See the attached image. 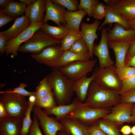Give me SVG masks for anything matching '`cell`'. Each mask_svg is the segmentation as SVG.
<instances>
[{"mask_svg":"<svg viewBox=\"0 0 135 135\" xmlns=\"http://www.w3.org/2000/svg\"><path fill=\"white\" fill-rule=\"evenodd\" d=\"M100 23L99 20H96L90 24L82 22L80 24V31L82 38L86 42L88 46L91 58H93V50L95 40L98 39L96 34L97 30Z\"/></svg>","mask_w":135,"mask_h":135,"instance_id":"obj_14","label":"cell"},{"mask_svg":"<svg viewBox=\"0 0 135 135\" xmlns=\"http://www.w3.org/2000/svg\"><path fill=\"white\" fill-rule=\"evenodd\" d=\"M31 24L29 19L25 15L15 19L12 26L6 30L0 32L8 38V40L17 36Z\"/></svg>","mask_w":135,"mask_h":135,"instance_id":"obj_22","label":"cell"},{"mask_svg":"<svg viewBox=\"0 0 135 135\" xmlns=\"http://www.w3.org/2000/svg\"><path fill=\"white\" fill-rule=\"evenodd\" d=\"M52 2L60 5L66 8L68 11L74 12L78 10L79 3L78 0H52Z\"/></svg>","mask_w":135,"mask_h":135,"instance_id":"obj_35","label":"cell"},{"mask_svg":"<svg viewBox=\"0 0 135 135\" xmlns=\"http://www.w3.org/2000/svg\"><path fill=\"white\" fill-rule=\"evenodd\" d=\"M89 135H108L100 128L96 122L88 126Z\"/></svg>","mask_w":135,"mask_h":135,"instance_id":"obj_43","label":"cell"},{"mask_svg":"<svg viewBox=\"0 0 135 135\" xmlns=\"http://www.w3.org/2000/svg\"><path fill=\"white\" fill-rule=\"evenodd\" d=\"M116 72L120 80L135 75V68L125 66L120 68H116Z\"/></svg>","mask_w":135,"mask_h":135,"instance_id":"obj_34","label":"cell"},{"mask_svg":"<svg viewBox=\"0 0 135 135\" xmlns=\"http://www.w3.org/2000/svg\"><path fill=\"white\" fill-rule=\"evenodd\" d=\"M99 2L98 0H80L78 6V10H84L88 16L91 17L92 16L94 5Z\"/></svg>","mask_w":135,"mask_h":135,"instance_id":"obj_36","label":"cell"},{"mask_svg":"<svg viewBox=\"0 0 135 135\" xmlns=\"http://www.w3.org/2000/svg\"><path fill=\"white\" fill-rule=\"evenodd\" d=\"M82 38L80 31L70 30L67 35L61 40V47L64 51L68 50L75 42Z\"/></svg>","mask_w":135,"mask_h":135,"instance_id":"obj_31","label":"cell"},{"mask_svg":"<svg viewBox=\"0 0 135 135\" xmlns=\"http://www.w3.org/2000/svg\"><path fill=\"white\" fill-rule=\"evenodd\" d=\"M97 62L96 59L76 61L58 68L69 80L74 81L92 72Z\"/></svg>","mask_w":135,"mask_h":135,"instance_id":"obj_7","label":"cell"},{"mask_svg":"<svg viewBox=\"0 0 135 135\" xmlns=\"http://www.w3.org/2000/svg\"><path fill=\"white\" fill-rule=\"evenodd\" d=\"M46 77L58 105L70 104L73 96L72 85L74 81L69 80L56 68H52Z\"/></svg>","mask_w":135,"mask_h":135,"instance_id":"obj_2","label":"cell"},{"mask_svg":"<svg viewBox=\"0 0 135 135\" xmlns=\"http://www.w3.org/2000/svg\"><path fill=\"white\" fill-rule=\"evenodd\" d=\"M28 135H30V134H28Z\"/></svg>","mask_w":135,"mask_h":135,"instance_id":"obj_57","label":"cell"},{"mask_svg":"<svg viewBox=\"0 0 135 135\" xmlns=\"http://www.w3.org/2000/svg\"><path fill=\"white\" fill-rule=\"evenodd\" d=\"M128 22L130 25L131 29L135 30V18Z\"/></svg>","mask_w":135,"mask_h":135,"instance_id":"obj_53","label":"cell"},{"mask_svg":"<svg viewBox=\"0 0 135 135\" xmlns=\"http://www.w3.org/2000/svg\"><path fill=\"white\" fill-rule=\"evenodd\" d=\"M57 135H71L67 134L64 131H59L57 133Z\"/></svg>","mask_w":135,"mask_h":135,"instance_id":"obj_55","label":"cell"},{"mask_svg":"<svg viewBox=\"0 0 135 135\" xmlns=\"http://www.w3.org/2000/svg\"><path fill=\"white\" fill-rule=\"evenodd\" d=\"M135 38V30H126L118 24L114 26L107 34L108 40H115L130 44Z\"/></svg>","mask_w":135,"mask_h":135,"instance_id":"obj_17","label":"cell"},{"mask_svg":"<svg viewBox=\"0 0 135 135\" xmlns=\"http://www.w3.org/2000/svg\"><path fill=\"white\" fill-rule=\"evenodd\" d=\"M106 14L105 19L99 26L98 30H102L107 24H109L110 26L113 23L119 24L126 29H131L129 22L122 18L113 6L106 5Z\"/></svg>","mask_w":135,"mask_h":135,"instance_id":"obj_24","label":"cell"},{"mask_svg":"<svg viewBox=\"0 0 135 135\" xmlns=\"http://www.w3.org/2000/svg\"><path fill=\"white\" fill-rule=\"evenodd\" d=\"M33 122L30 129V135H43L39 126V123L38 118L33 115Z\"/></svg>","mask_w":135,"mask_h":135,"instance_id":"obj_42","label":"cell"},{"mask_svg":"<svg viewBox=\"0 0 135 135\" xmlns=\"http://www.w3.org/2000/svg\"><path fill=\"white\" fill-rule=\"evenodd\" d=\"M64 131L71 135H89L88 126L76 119L64 117L59 120Z\"/></svg>","mask_w":135,"mask_h":135,"instance_id":"obj_19","label":"cell"},{"mask_svg":"<svg viewBox=\"0 0 135 135\" xmlns=\"http://www.w3.org/2000/svg\"><path fill=\"white\" fill-rule=\"evenodd\" d=\"M122 88L119 92L121 94L135 88V75L122 81Z\"/></svg>","mask_w":135,"mask_h":135,"instance_id":"obj_39","label":"cell"},{"mask_svg":"<svg viewBox=\"0 0 135 135\" xmlns=\"http://www.w3.org/2000/svg\"><path fill=\"white\" fill-rule=\"evenodd\" d=\"M10 0H0V9L4 8L9 3Z\"/></svg>","mask_w":135,"mask_h":135,"instance_id":"obj_51","label":"cell"},{"mask_svg":"<svg viewBox=\"0 0 135 135\" xmlns=\"http://www.w3.org/2000/svg\"><path fill=\"white\" fill-rule=\"evenodd\" d=\"M118 0H104L103 1L107 4V5L113 6L117 3Z\"/></svg>","mask_w":135,"mask_h":135,"instance_id":"obj_50","label":"cell"},{"mask_svg":"<svg viewBox=\"0 0 135 135\" xmlns=\"http://www.w3.org/2000/svg\"><path fill=\"white\" fill-rule=\"evenodd\" d=\"M131 128L129 126L126 125L122 127L120 130V132L123 135H129L131 133Z\"/></svg>","mask_w":135,"mask_h":135,"instance_id":"obj_47","label":"cell"},{"mask_svg":"<svg viewBox=\"0 0 135 135\" xmlns=\"http://www.w3.org/2000/svg\"><path fill=\"white\" fill-rule=\"evenodd\" d=\"M56 104L52 91L46 96L36 100L35 106L44 109H49L56 107Z\"/></svg>","mask_w":135,"mask_h":135,"instance_id":"obj_32","label":"cell"},{"mask_svg":"<svg viewBox=\"0 0 135 135\" xmlns=\"http://www.w3.org/2000/svg\"><path fill=\"white\" fill-rule=\"evenodd\" d=\"M108 29L104 27L102 29L101 36L98 44L94 45L93 54L98 58L99 67L104 68L114 65L115 62L111 59L108 50L107 34Z\"/></svg>","mask_w":135,"mask_h":135,"instance_id":"obj_12","label":"cell"},{"mask_svg":"<svg viewBox=\"0 0 135 135\" xmlns=\"http://www.w3.org/2000/svg\"><path fill=\"white\" fill-rule=\"evenodd\" d=\"M135 54V38L130 44L129 49L126 56L125 64L128 62L130 58Z\"/></svg>","mask_w":135,"mask_h":135,"instance_id":"obj_46","label":"cell"},{"mask_svg":"<svg viewBox=\"0 0 135 135\" xmlns=\"http://www.w3.org/2000/svg\"><path fill=\"white\" fill-rule=\"evenodd\" d=\"M23 119L8 117L0 118V135H21Z\"/></svg>","mask_w":135,"mask_h":135,"instance_id":"obj_18","label":"cell"},{"mask_svg":"<svg viewBox=\"0 0 135 135\" xmlns=\"http://www.w3.org/2000/svg\"><path fill=\"white\" fill-rule=\"evenodd\" d=\"M85 103L65 117L76 119L89 126L111 112L110 109L92 108L88 106V103Z\"/></svg>","mask_w":135,"mask_h":135,"instance_id":"obj_5","label":"cell"},{"mask_svg":"<svg viewBox=\"0 0 135 135\" xmlns=\"http://www.w3.org/2000/svg\"><path fill=\"white\" fill-rule=\"evenodd\" d=\"M32 112L38 119L44 135H57L58 132L64 131L61 122L56 118L49 117L41 108L34 105Z\"/></svg>","mask_w":135,"mask_h":135,"instance_id":"obj_9","label":"cell"},{"mask_svg":"<svg viewBox=\"0 0 135 135\" xmlns=\"http://www.w3.org/2000/svg\"><path fill=\"white\" fill-rule=\"evenodd\" d=\"M0 103L4 106L9 117L22 119L29 106L26 97L6 90L0 92Z\"/></svg>","mask_w":135,"mask_h":135,"instance_id":"obj_3","label":"cell"},{"mask_svg":"<svg viewBox=\"0 0 135 135\" xmlns=\"http://www.w3.org/2000/svg\"><path fill=\"white\" fill-rule=\"evenodd\" d=\"M125 66L135 68V54L125 64Z\"/></svg>","mask_w":135,"mask_h":135,"instance_id":"obj_49","label":"cell"},{"mask_svg":"<svg viewBox=\"0 0 135 135\" xmlns=\"http://www.w3.org/2000/svg\"><path fill=\"white\" fill-rule=\"evenodd\" d=\"M26 6L23 3L10 0L3 10L6 14L15 19L23 15Z\"/></svg>","mask_w":135,"mask_h":135,"instance_id":"obj_28","label":"cell"},{"mask_svg":"<svg viewBox=\"0 0 135 135\" xmlns=\"http://www.w3.org/2000/svg\"><path fill=\"white\" fill-rule=\"evenodd\" d=\"M120 103L135 104V88L120 94Z\"/></svg>","mask_w":135,"mask_h":135,"instance_id":"obj_41","label":"cell"},{"mask_svg":"<svg viewBox=\"0 0 135 135\" xmlns=\"http://www.w3.org/2000/svg\"><path fill=\"white\" fill-rule=\"evenodd\" d=\"M112 6L122 18L128 22L135 18V0H119Z\"/></svg>","mask_w":135,"mask_h":135,"instance_id":"obj_23","label":"cell"},{"mask_svg":"<svg viewBox=\"0 0 135 135\" xmlns=\"http://www.w3.org/2000/svg\"><path fill=\"white\" fill-rule=\"evenodd\" d=\"M8 117V116L4 106L0 103V118Z\"/></svg>","mask_w":135,"mask_h":135,"instance_id":"obj_48","label":"cell"},{"mask_svg":"<svg viewBox=\"0 0 135 135\" xmlns=\"http://www.w3.org/2000/svg\"><path fill=\"white\" fill-rule=\"evenodd\" d=\"M134 104L132 103H120L110 109L111 112L102 119L110 120L120 127L125 123L135 122L132 115Z\"/></svg>","mask_w":135,"mask_h":135,"instance_id":"obj_8","label":"cell"},{"mask_svg":"<svg viewBox=\"0 0 135 135\" xmlns=\"http://www.w3.org/2000/svg\"><path fill=\"white\" fill-rule=\"evenodd\" d=\"M106 14V6L104 4L99 2L94 6L92 16L96 20H101L105 18Z\"/></svg>","mask_w":135,"mask_h":135,"instance_id":"obj_38","label":"cell"},{"mask_svg":"<svg viewBox=\"0 0 135 135\" xmlns=\"http://www.w3.org/2000/svg\"><path fill=\"white\" fill-rule=\"evenodd\" d=\"M131 132L133 135H135V125L133 126L131 128Z\"/></svg>","mask_w":135,"mask_h":135,"instance_id":"obj_56","label":"cell"},{"mask_svg":"<svg viewBox=\"0 0 135 135\" xmlns=\"http://www.w3.org/2000/svg\"><path fill=\"white\" fill-rule=\"evenodd\" d=\"M94 74L93 73L90 77L84 76L74 82L72 89L77 97L83 103L86 99L88 90L91 82L94 81Z\"/></svg>","mask_w":135,"mask_h":135,"instance_id":"obj_21","label":"cell"},{"mask_svg":"<svg viewBox=\"0 0 135 135\" xmlns=\"http://www.w3.org/2000/svg\"><path fill=\"white\" fill-rule=\"evenodd\" d=\"M19 0L20 2L25 4L28 6L33 3L35 0Z\"/></svg>","mask_w":135,"mask_h":135,"instance_id":"obj_52","label":"cell"},{"mask_svg":"<svg viewBox=\"0 0 135 135\" xmlns=\"http://www.w3.org/2000/svg\"><path fill=\"white\" fill-rule=\"evenodd\" d=\"M115 69L114 65L104 68L96 67L93 72L94 81L106 88L119 92L122 88V81Z\"/></svg>","mask_w":135,"mask_h":135,"instance_id":"obj_6","label":"cell"},{"mask_svg":"<svg viewBox=\"0 0 135 135\" xmlns=\"http://www.w3.org/2000/svg\"><path fill=\"white\" fill-rule=\"evenodd\" d=\"M45 0H35L33 3L26 7L25 15L30 21L31 24L42 22L46 12Z\"/></svg>","mask_w":135,"mask_h":135,"instance_id":"obj_15","label":"cell"},{"mask_svg":"<svg viewBox=\"0 0 135 135\" xmlns=\"http://www.w3.org/2000/svg\"><path fill=\"white\" fill-rule=\"evenodd\" d=\"M85 104L77 97L74 98L68 104L59 105L51 109H44V112L48 115H53L58 120L65 117L67 115L78 108Z\"/></svg>","mask_w":135,"mask_h":135,"instance_id":"obj_16","label":"cell"},{"mask_svg":"<svg viewBox=\"0 0 135 135\" xmlns=\"http://www.w3.org/2000/svg\"><path fill=\"white\" fill-rule=\"evenodd\" d=\"M27 86V85L26 84L21 83L19 86L14 88L13 90L9 89L6 90L8 92L17 93L25 97L35 95L36 92H29L24 89Z\"/></svg>","mask_w":135,"mask_h":135,"instance_id":"obj_40","label":"cell"},{"mask_svg":"<svg viewBox=\"0 0 135 135\" xmlns=\"http://www.w3.org/2000/svg\"><path fill=\"white\" fill-rule=\"evenodd\" d=\"M90 56L89 52L83 54H78L69 50L64 51L60 60L58 68L76 61H88L90 60Z\"/></svg>","mask_w":135,"mask_h":135,"instance_id":"obj_27","label":"cell"},{"mask_svg":"<svg viewBox=\"0 0 135 135\" xmlns=\"http://www.w3.org/2000/svg\"><path fill=\"white\" fill-rule=\"evenodd\" d=\"M44 23H36L30 25L16 37L8 40L6 45L5 54L12 57L16 56L18 49L21 44L28 40L38 30L40 29Z\"/></svg>","mask_w":135,"mask_h":135,"instance_id":"obj_11","label":"cell"},{"mask_svg":"<svg viewBox=\"0 0 135 135\" xmlns=\"http://www.w3.org/2000/svg\"><path fill=\"white\" fill-rule=\"evenodd\" d=\"M46 76L37 86L35 95L36 100H39L52 91Z\"/></svg>","mask_w":135,"mask_h":135,"instance_id":"obj_33","label":"cell"},{"mask_svg":"<svg viewBox=\"0 0 135 135\" xmlns=\"http://www.w3.org/2000/svg\"><path fill=\"white\" fill-rule=\"evenodd\" d=\"M108 47L113 50L115 54V67L120 68L125 66L126 57L130 43L115 40H108Z\"/></svg>","mask_w":135,"mask_h":135,"instance_id":"obj_20","label":"cell"},{"mask_svg":"<svg viewBox=\"0 0 135 135\" xmlns=\"http://www.w3.org/2000/svg\"><path fill=\"white\" fill-rule=\"evenodd\" d=\"M61 41L52 38L40 29L20 46L18 52L22 53H30L32 54H37L50 46L59 44Z\"/></svg>","mask_w":135,"mask_h":135,"instance_id":"obj_4","label":"cell"},{"mask_svg":"<svg viewBox=\"0 0 135 135\" xmlns=\"http://www.w3.org/2000/svg\"><path fill=\"white\" fill-rule=\"evenodd\" d=\"M8 40V38L0 32V53L1 54L5 53L6 45Z\"/></svg>","mask_w":135,"mask_h":135,"instance_id":"obj_45","label":"cell"},{"mask_svg":"<svg viewBox=\"0 0 135 135\" xmlns=\"http://www.w3.org/2000/svg\"><path fill=\"white\" fill-rule=\"evenodd\" d=\"M64 52L60 46L55 44L46 48L39 54L30 56L38 63L52 68H58L60 60Z\"/></svg>","mask_w":135,"mask_h":135,"instance_id":"obj_10","label":"cell"},{"mask_svg":"<svg viewBox=\"0 0 135 135\" xmlns=\"http://www.w3.org/2000/svg\"><path fill=\"white\" fill-rule=\"evenodd\" d=\"M118 91L106 88L94 81L90 83L84 103L92 108L109 109L120 103Z\"/></svg>","mask_w":135,"mask_h":135,"instance_id":"obj_1","label":"cell"},{"mask_svg":"<svg viewBox=\"0 0 135 135\" xmlns=\"http://www.w3.org/2000/svg\"><path fill=\"white\" fill-rule=\"evenodd\" d=\"M96 122L100 128L108 135H122L120 132V127L112 122L102 118Z\"/></svg>","mask_w":135,"mask_h":135,"instance_id":"obj_30","label":"cell"},{"mask_svg":"<svg viewBox=\"0 0 135 135\" xmlns=\"http://www.w3.org/2000/svg\"><path fill=\"white\" fill-rule=\"evenodd\" d=\"M46 11L44 23L51 20L58 26L67 24L64 18V14L66 10L65 8L59 4L53 3L51 0H45Z\"/></svg>","mask_w":135,"mask_h":135,"instance_id":"obj_13","label":"cell"},{"mask_svg":"<svg viewBox=\"0 0 135 135\" xmlns=\"http://www.w3.org/2000/svg\"><path fill=\"white\" fill-rule=\"evenodd\" d=\"M68 50L78 54H83L89 52L87 45L82 38L75 42Z\"/></svg>","mask_w":135,"mask_h":135,"instance_id":"obj_37","label":"cell"},{"mask_svg":"<svg viewBox=\"0 0 135 135\" xmlns=\"http://www.w3.org/2000/svg\"><path fill=\"white\" fill-rule=\"evenodd\" d=\"M132 115L135 120V104H134L132 108Z\"/></svg>","mask_w":135,"mask_h":135,"instance_id":"obj_54","label":"cell"},{"mask_svg":"<svg viewBox=\"0 0 135 135\" xmlns=\"http://www.w3.org/2000/svg\"><path fill=\"white\" fill-rule=\"evenodd\" d=\"M14 20V18L5 14L3 9H0V28Z\"/></svg>","mask_w":135,"mask_h":135,"instance_id":"obj_44","label":"cell"},{"mask_svg":"<svg viewBox=\"0 0 135 135\" xmlns=\"http://www.w3.org/2000/svg\"><path fill=\"white\" fill-rule=\"evenodd\" d=\"M87 14L83 10L70 12L66 10L64 13L65 20L70 30L80 31V26L84 16Z\"/></svg>","mask_w":135,"mask_h":135,"instance_id":"obj_25","label":"cell"},{"mask_svg":"<svg viewBox=\"0 0 135 135\" xmlns=\"http://www.w3.org/2000/svg\"><path fill=\"white\" fill-rule=\"evenodd\" d=\"M40 29L52 38L59 41L62 40L70 30L67 24L56 26L50 25L47 22L44 23Z\"/></svg>","mask_w":135,"mask_h":135,"instance_id":"obj_26","label":"cell"},{"mask_svg":"<svg viewBox=\"0 0 135 135\" xmlns=\"http://www.w3.org/2000/svg\"><path fill=\"white\" fill-rule=\"evenodd\" d=\"M36 100L35 95L29 97V106L23 119L22 124L21 131V135H28L30 133V127L33 122L31 118V113L32 108L35 105Z\"/></svg>","mask_w":135,"mask_h":135,"instance_id":"obj_29","label":"cell"}]
</instances>
